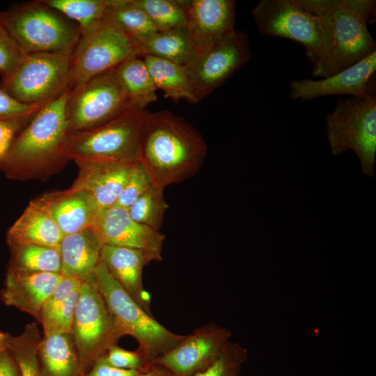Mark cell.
<instances>
[{
    "instance_id": "6da1fadb",
    "label": "cell",
    "mask_w": 376,
    "mask_h": 376,
    "mask_svg": "<svg viewBox=\"0 0 376 376\" xmlns=\"http://www.w3.org/2000/svg\"><path fill=\"white\" fill-rule=\"evenodd\" d=\"M70 90L43 105L18 134L0 163V171L6 178L45 181L70 161L67 155Z\"/></svg>"
},
{
    "instance_id": "7a4b0ae2",
    "label": "cell",
    "mask_w": 376,
    "mask_h": 376,
    "mask_svg": "<svg viewBox=\"0 0 376 376\" xmlns=\"http://www.w3.org/2000/svg\"><path fill=\"white\" fill-rule=\"evenodd\" d=\"M206 153L203 136L184 118L167 110L148 112L139 162L153 185L164 190L193 177L201 169Z\"/></svg>"
},
{
    "instance_id": "3957f363",
    "label": "cell",
    "mask_w": 376,
    "mask_h": 376,
    "mask_svg": "<svg viewBox=\"0 0 376 376\" xmlns=\"http://www.w3.org/2000/svg\"><path fill=\"white\" fill-rule=\"evenodd\" d=\"M305 10L320 16L329 36V50L320 77L326 78L376 52L368 24L375 11V0H295Z\"/></svg>"
},
{
    "instance_id": "277c9868",
    "label": "cell",
    "mask_w": 376,
    "mask_h": 376,
    "mask_svg": "<svg viewBox=\"0 0 376 376\" xmlns=\"http://www.w3.org/2000/svg\"><path fill=\"white\" fill-rule=\"evenodd\" d=\"M0 22L24 54L72 52L81 34L77 23L43 0L13 6L1 13Z\"/></svg>"
},
{
    "instance_id": "5b68a950",
    "label": "cell",
    "mask_w": 376,
    "mask_h": 376,
    "mask_svg": "<svg viewBox=\"0 0 376 376\" xmlns=\"http://www.w3.org/2000/svg\"><path fill=\"white\" fill-rule=\"evenodd\" d=\"M96 285L121 335L133 337L148 364L178 345L186 335L173 333L144 311L123 290L103 263L93 272Z\"/></svg>"
},
{
    "instance_id": "8992f818",
    "label": "cell",
    "mask_w": 376,
    "mask_h": 376,
    "mask_svg": "<svg viewBox=\"0 0 376 376\" xmlns=\"http://www.w3.org/2000/svg\"><path fill=\"white\" fill-rule=\"evenodd\" d=\"M251 15L260 33L301 44L313 65V76L320 77L329 50V32L320 16L301 8L295 0H260Z\"/></svg>"
},
{
    "instance_id": "52a82bcc",
    "label": "cell",
    "mask_w": 376,
    "mask_h": 376,
    "mask_svg": "<svg viewBox=\"0 0 376 376\" xmlns=\"http://www.w3.org/2000/svg\"><path fill=\"white\" fill-rule=\"evenodd\" d=\"M148 114L145 109L130 108L100 126L70 134L67 146L69 159L75 162H139L141 136Z\"/></svg>"
},
{
    "instance_id": "ba28073f",
    "label": "cell",
    "mask_w": 376,
    "mask_h": 376,
    "mask_svg": "<svg viewBox=\"0 0 376 376\" xmlns=\"http://www.w3.org/2000/svg\"><path fill=\"white\" fill-rule=\"evenodd\" d=\"M72 52H35L22 57L0 89L16 101L43 106L71 88Z\"/></svg>"
},
{
    "instance_id": "9c48e42d",
    "label": "cell",
    "mask_w": 376,
    "mask_h": 376,
    "mask_svg": "<svg viewBox=\"0 0 376 376\" xmlns=\"http://www.w3.org/2000/svg\"><path fill=\"white\" fill-rule=\"evenodd\" d=\"M328 143L333 155L352 150L363 173L375 175L376 156V98L339 99L326 117Z\"/></svg>"
},
{
    "instance_id": "30bf717a",
    "label": "cell",
    "mask_w": 376,
    "mask_h": 376,
    "mask_svg": "<svg viewBox=\"0 0 376 376\" xmlns=\"http://www.w3.org/2000/svg\"><path fill=\"white\" fill-rule=\"evenodd\" d=\"M83 376L123 337L92 275L81 281L72 327Z\"/></svg>"
},
{
    "instance_id": "8fae6325",
    "label": "cell",
    "mask_w": 376,
    "mask_h": 376,
    "mask_svg": "<svg viewBox=\"0 0 376 376\" xmlns=\"http://www.w3.org/2000/svg\"><path fill=\"white\" fill-rule=\"evenodd\" d=\"M134 56H139L136 44L119 26L105 17L98 25L81 33L72 51L70 91Z\"/></svg>"
},
{
    "instance_id": "7c38bea8",
    "label": "cell",
    "mask_w": 376,
    "mask_h": 376,
    "mask_svg": "<svg viewBox=\"0 0 376 376\" xmlns=\"http://www.w3.org/2000/svg\"><path fill=\"white\" fill-rule=\"evenodd\" d=\"M132 108L116 68L70 90L67 104L70 134L100 126Z\"/></svg>"
},
{
    "instance_id": "4fadbf2b",
    "label": "cell",
    "mask_w": 376,
    "mask_h": 376,
    "mask_svg": "<svg viewBox=\"0 0 376 376\" xmlns=\"http://www.w3.org/2000/svg\"><path fill=\"white\" fill-rule=\"evenodd\" d=\"M246 34L235 31L188 67L193 95L198 102L220 86L250 59Z\"/></svg>"
},
{
    "instance_id": "5bb4252c",
    "label": "cell",
    "mask_w": 376,
    "mask_h": 376,
    "mask_svg": "<svg viewBox=\"0 0 376 376\" xmlns=\"http://www.w3.org/2000/svg\"><path fill=\"white\" fill-rule=\"evenodd\" d=\"M230 336L227 329L209 322L186 335L178 345L156 358L152 364L174 376H193L219 357Z\"/></svg>"
},
{
    "instance_id": "9a60e30c",
    "label": "cell",
    "mask_w": 376,
    "mask_h": 376,
    "mask_svg": "<svg viewBox=\"0 0 376 376\" xmlns=\"http://www.w3.org/2000/svg\"><path fill=\"white\" fill-rule=\"evenodd\" d=\"M196 58L233 33L235 24L233 0H180ZM195 58V59H196Z\"/></svg>"
},
{
    "instance_id": "2e32d148",
    "label": "cell",
    "mask_w": 376,
    "mask_h": 376,
    "mask_svg": "<svg viewBox=\"0 0 376 376\" xmlns=\"http://www.w3.org/2000/svg\"><path fill=\"white\" fill-rule=\"evenodd\" d=\"M91 228L102 245L141 249L162 260L165 235L133 220L125 208L114 205L99 210Z\"/></svg>"
},
{
    "instance_id": "e0dca14e",
    "label": "cell",
    "mask_w": 376,
    "mask_h": 376,
    "mask_svg": "<svg viewBox=\"0 0 376 376\" xmlns=\"http://www.w3.org/2000/svg\"><path fill=\"white\" fill-rule=\"evenodd\" d=\"M376 70V52L331 76L320 80L310 78L291 81L290 97L292 100H311L317 97L347 95L366 97L372 94L368 83Z\"/></svg>"
},
{
    "instance_id": "ac0fdd59",
    "label": "cell",
    "mask_w": 376,
    "mask_h": 376,
    "mask_svg": "<svg viewBox=\"0 0 376 376\" xmlns=\"http://www.w3.org/2000/svg\"><path fill=\"white\" fill-rule=\"evenodd\" d=\"M31 201L54 221L63 235L91 228L100 210L86 191L72 186L42 194Z\"/></svg>"
},
{
    "instance_id": "d6986e66",
    "label": "cell",
    "mask_w": 376,
    "mask_h": 376,
    "mask_svg": "<svg viewBox=\"0 0 376 376\" xmlns=\"http://www.w3.org/2000/svg\"><path fill=\"white\" fill-rule=\"evenodd\" d=\"M75 163L79 172L72 187L86 191L100 210L116 204L136 162L85 161Z\"/></svg>"
},
{
    "instance_id": "ffe728a7",
    "label": "cell",
    "mask_w": 376,
    "mask_h": 376,
    "mask_svg": "<svg viewBox=\"0 0 376 376\" xmlns=\"http://www.w3.org/2000/svg\"><path fill=\"white\" fill-rule=\"evenodd\" d=\"M61 273L6 271L1 301L33 317L37 322L43 304L63 279Z\"/></svg>"
},
{
    "instance_id": "44dd1931",
    "label": "cell",
    "mask_w": 376,
    "mask_h": 376,
    "mask_svg": "<svg viewBox=\"0 0 376 376\" xmlns=\"http://www.w3.org/2000/svg\"><path fill=\"white\" fill-rule=\"evenodd\" d=\"M152 261L155 258L141 249L103 245L101 251V262L109 274L150 314V296L143 288L142 274L144 267Z\"/></svg>"
},
{
    "instance_id": "7402d4cb",
    "label": "cell",
    "mask_w": 376,
    "mask_h": 376,
    "mask_svg": "<svg viewBox=\"0 0 376 376\" xmlns=\"http://www.w3.org/2000/svg\"><path fill=\"white\" fill-rule=\"evenodd\" d=\"M102 246L91 228L63 235L58 249L61 274L80 281L92 275L101 261Z\"/></svg>"
},
{
    "instance_id": "603a6c76",
    "label": "cell",
    "mask_w": 376,
    "mask_h": 376,
    "mask_svg": "<svg viewBox=\"0 0 376 376\" xmlns=\"http://www.w3.org/2000/svg\"><path fill=\"white\" fill-rule=\"evenodd\" d=\"M81 283L79 279L63 276L45 301L38 322L43 335L72 333Z\"/></svg>"
},
{
    "instance_id": "cb8c5ba5",
    "label": "cell",
    "mask_w": 376,
    "mask_h": 376,
    "mask_svg": "<svg viewBox=\"0 0 376 376\" xmlns=\"http://www.w3.org/2000/svg\"><path fill=\"white\" fill-rule=\"evenodd\" d=\"M38 358L40 376H83L72 334L43 335Z\"/></svg>"
},
{
    "instance_id": "d4e9b609",
    "label": "cell",
    "mask_w": 376,
    "mask_h": 376,
    "mask_svg": "<svg viewBox=\"0 0 376 376\" xmlns=\"http://www.w3.org/2000/svg\"><path fill=\"white\" fill-rule=\"evenodd\" d=\"M7 237L20 242L58 249L63 234L54 221L31 201L21 216L8 229Z\"/></svg>"
},
{
    "instance_id": "484cf974",
    "label": "cell",
    "mask_w": 376,
    "mask_h": 376,
    "mask_svg": "<svg viewBox=\"0 0 376 376\" xmlns=\"http://www.w3.org/2000/svg\"><path fill=\"white\" fill-rule=\"evenodd\" d=\"M10 250L7 270L12 272L61 273V261L56 248L28 243L6 237Z\"/></svg>"
},
{
    "instance_id": "4316f807",
    "label": "cell",
    "mask_w": 376,
    "mask_h": 376,
    "mask_svg": "<svg viewBox=\"0 0 376 376\" xmlns=\"http://www.w3.org/2000/svg\"><path fill=\"white\" fill-rule=\"evenodd\" d=\"M139 56L146 55L188 67L196 56L186 26L158 31L139 47Z\"/></svg>"
},
{
    "instance_id": "83f0119b",
    "label": "cell",
    "mask_w": 376,
    "mask_h": 376,
    "mask_svg": "<svg viewBox=\"0 0 376 376\" xmlns=\"http://www.w3.org/2000/svg\"><path fill=\"white\" fill-rule=\"evenodd\" d=\"M143 57L155 88L164 92V97L175 102L180 100L198 102L193 95L186 67L152 56Z\"/></svg>"
},
{
    "instance_id": "f1b7e54d",
    "label": "cell",
    "mask_w": 376,
    "mask_h": 376,
    "mask_svg": "<svg viewBox=\"0 0 376 376\" xmlns=\"http://www.w3.org/2000/svg\"><path fill=\"white\" fill-rule=\"evenodd\" d=\"M116 72L132 108L143 110L157 100V88L143 59L139 56L123 61L116 67Z\"/></svg>"
},
{
    "instance_id": "f546056e",
    "label": "cell",
    "mask_w": 376,
    "mask_h": 376,
    "mask_svg": "<svg viewBox=\"0 0 376 376\" xmlns=\"http://www.w3.org/2000/svg\"><path fill=\"white\" fill-rule=\"evenodd\" d=\"M106 17L119 26L138 48L158 31L146 13L132 0H109Z\"/></svg>"
},
{
    "instance_id": "4dcf8cb0",
    "label": "cell",
    "mask_w": 376,
    "mask_h": 376,
    "mask_svg": "<svg viewBox=\"0 0 376 376\" xmlns=\"http://www.w3.org/2000/svg\"><path fill=\"white\" fill-rule=\"evenodd\" d=\"M41 339L37 322L26 324L18 336L8 333L6 348L17 362L20 376H40L38 350Z\"/></svg>"
},
{
    "instance_id": "1f68e13d",
    "label": "cell",
    "mask_w": 376,
    "mask_h": 376,
    "mask_svg": "<svg viewBox=\"0 0 376 376\" xmlns=\"http://www.w3.org/2000/svg\"><path fill=\"white\" fill-rule=\"evenodd\" d=\"M78 24L81 33L86 32L104 20L109 0H43Z\"/></svg>"
},
{
    "instance_id": "d6a6232c",
    "label": "cell",
    "mask_w": 376,
    "mask_h": 376,
    "mask_svg": "<svg viewBox=\"0 0 376 376\" xmlns=\"http://www.w3.org/2000/svg\"><path fill=\"white\" fill-rule=\"evenodd\" d=\"M162 189L152 185L127 210L135 221L160 231L164 214L169 207Z\"/></svg>"
},
{
    "instance_id": "836d02e7",
    "label": "cell",
    "mask_w": 376,
    "mask_h": 376,
    "mask_svg": "<svg viewBox=\"0 0 376 376\" xmlns=\"http://www.w3.org/2000/svg\"><path fill=\"white\" fill-rule=\"evenodd\" d=\"M143 10L157 31L185 26L186 18L180 0H132Z\"/></svg>"
},
{
    "instance_id": "e575fe53",
    "label": "cell",
    "mask_w": 376,
    "mask_h": 376,
    "mask_svg": "<svg viewBox=\"0 0 376 376\" xmlns=\"http://www.w3.org/2000/svg\"><path fill=\"white\" fill-rule=\"evenodd\" d=\"M246 359L247 351L244 347L229 342L210 366L193 376H240Z\"/></svg>"
},
{
    "instance_id": "d590c367",
    "label": "cell",
    "mask_w": 376,
    "mask_h": 376,
    "mask_svg": "<svg viewBox=\"0 0 376 376\" xmlns=\"http://www.w3.org/2000/svg\"><path fill=\"white\" fill-rule=\"evenodd\" d=\"M152 185L143 166L136 162L115 205L127 209Z\"/></svg>"
},
{
    "instance_id": "8d00e7d4",
    "label": "cell",
    "mask_w": 376,
    "mask_h": 376,
    "mask_svg": "<svg viewBox=\"0 0 376 376\" xmlns=\"http://www.w3.org/2000/svg\"><path fill=\"white\" fill-rule=\"evenodd\" d=\"M24 54L0 22V75L5 81L12 75Z\"/></svg>"
},
{
    "instance_id": "74e56055",
    "label": "cell",
    "mask_w": 376,
    "mask_h": 376,
    "mask_svg": "<svg viewBox=\"0 0 376 376\" xmlns=\"http://www.w3.org/2000/svg\"><path fill=\"white\" fill-rule=\"evenodd\" d=\"M84 376H174L166 370L151 365L139 370L121 369L109 364L103 357L99 358Z\"/></svg>"
},
{
    "instance_id": "f35d334b",
    "label": "cell",
    "mask_w": 376,
    "mask_h": 376,
    "mask_svg": "<svg viewBox=\"0 0 376 376\" xmlns=\"http://www.w3.org/2000/svg\"><path fill=\"white\" fill-rule=\"evenodd\" d=\"M102 357L109 364L121 369L139 370L152 365L146 362L138 350L130 351L117 345L109 347Z\"/></svg>"
},
{
    "instance_id": "ab89813d",
    "label": "cell",
    "mask_w": 376,
    "mask_h": 376,
    "mask_svg": "<svg viewBox=\"0 0 376 376\" xmlns=\"http://www.w3.org/2000/svg\"><path fill=\"white\" fill-rule=\"evenodd\" d=\"M42 107L22 104L0 89V120L29 118Z\"/></svg>"
},
{
    "instance_id": "60d3db41",
    "label": "cell",
    "mask_w": 376,
    "mask_h": 376,
    "mask_svg": "<svg viewBox=\"0 0 376 376\" xmlns=\"http://www.w3.org/2000/svg\"><path fill=\"white\" fill-rule=\"evenodd\" d=\"M31 116L18 120H0V163L6 158L14 140Z\"/></svg>"
},
{
    "instance_id": "b9f144b4",
    "label": "cell",
    "mask_w": 376,
    "mask_h": 376,
    "mask_svg": "<svg viewBox=\"0 0 376 376\" xmlns=\"http://www.w3.org/2000/svg\"><path fill=\"white\" fill-rule=\"evenodd\" d=\"M0 376H20L17 363L6 348L0 354Z\"/></svg>"
},
{
    "instance_id": "7bdbcfd3",
    "label": "cell",
    "mask_w": 376,
    "mask_h": 376,
    "mask_svg": "<svg viewBox=\"0 0 376 376\" xmlns=\"http://www.w3.org/2000/svg\"><path fill=\"white\" fill-rule=\"evenodd\" d=\"M8 333L0 331V354L6 349V340Z\"/></svg>"
},
{
    "instance_id": "ee69618b",
    "label": "cell",
    "mask_w": 376,
    "mask_h": 376,
    "mask_svg": "<svg viewBox=\"0 0 376 376\" xmlns=\"http://www.w3.org/2000/svg\"><path fill=\"white\" fill-rule=\"evenodd\" d=\"M1 13H2V12H0V17H1Z\"/></svg>"
}]
</instances>
